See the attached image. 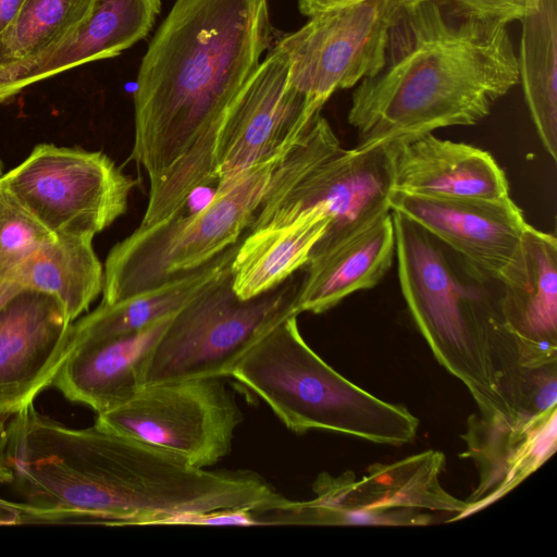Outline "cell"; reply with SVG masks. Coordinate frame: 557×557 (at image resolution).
I'll use <instances>...</instances> for the list:
<instances>
[{
  "mask_svg": "<svg viewBox=\"0 0 557 557\" xmlns=\"http://www.w3.org/2000/svg\"><path fill=\"white\" fill-rule=\"evenodd\" d=\"M7 430L11 484L30 523L187 524L211 511L265 513L293 502L256 473L195 467L95 423L67 426L34 404Z\"/></svg>",
  "mask_w": 557,
  "mask_h": 557,
  "instance_id": "cell-1",
  "label": "cell"
},
{
  "mask_svg": "<svg viewBox=\"0 0 557 557\" xmlns=\"http://www.w3.org/2000/svg\"><path fill=\"white\" fill-rule=\"evenodd\" d=\"M268 0H176L141 60L132 158L149 178L139 225L186 207L215 182L226 111L270 42Z\"/></svg>",
  "mask_w": 557,
  "mask_h": 557,
  "instance_id": "cell-2",
  "label": "cell"
},
{
  "mask_svg": "<svg viewBox=\"0 0 557 557\" xmlns=\"http://www.w3.org/2000/svg\"><path fill=\"white\" fill-rule=\"evenodd\" d=\"M518 83L506 25L456 16L435 0H411L395 15L379 65L352 92L348 122L356 147L474 125Z\"/></svg>",
  "mask_w": 557,
  "mask_h": 557,
  "instance_id": "cell-3",
  "label": "cell"
},
{
  "mask_svg": "<svg viewBox=\"0 0 557 557\" xmlns=\"http://www.w3.org/2000/svg\"><path fill=\"white\" fill-rule=\"evenodd\" d=\"M392 216L399 285L417 327L486 420L516 419L531 403L541 355L507 325L497 278L404 214Z\"/></svg>",
  "mask_w": 557,
  "mask_h": 557,
  "instance_id": "cell-4",
  "label": "cell"
},
{
  "mask_svg": "<svg viewBox=\"0 0 557 557\" xmlns=\"http://www.w3.org/2000/svg\"><path fill=\"white\" fill-rule=\"evenodd\" d=\"M230 376L296 433L327 430L388 445L417 435L419 421L405 407L374 397L324 362L304 341L297 315L267 332Z\"/></svg>",
  "mask_w": 557,
  "mask_h": 557,
  "instance_id": "cell-5",
  "label": "cell"
},
{
  "mask_svg": "<svg viewBox=\"0 0 557 557\" xmlns=\"http://www.w3.org/2000/svg\"><path fill=\"white\" fill-rule=\"evenodd\" d=\"M397 145L344 149L320 114L276 162L247 233L321 208L330 221L313 248L324 247L391 212Z\"/></svg>",
  "mask_w": 557,
  "mask_h": 557,
  "instance_id": "cell-6",
  "label": "cell"
},
{
  "mask_svg": "<svg viewBox=\"0 0 557 557\" xmlns=\"http://www.w3.org/2000/svg\"><path fill=\"white\" fill-rule=\"evenodd\" d=\"M277 161L256 166L216 189L195 212L181 211L139 225L109 251L103 268L102 305L154 289L209 263L240 240L253 219Z\"/></svg>",
  "mask_w": 557,
  "mask_h": 557,
  "instance_id": "cell-7",
  "label": "cell"
},
{
  "mask_svg": "<svg viewBox=\"0 0 557 557\" xmlns=\"http://www.w3.org/2000/svg\"><path fill=\"white\" fill-rule=\"evenodd\" d=\"M302 269L252 298L234 290L231 270L178 310L149 352L141 384L230 376L267 332L298 315Z\"/></svg>",
  "mask_w": 557,
  "mask_h": 557,
  "instance_id": "cell-8",
  "label": "cell"
},
{
  "mask_svg": "<svg viewBox=\"0 0 557 557\" xmlns=\"http://www.w3.org/2000/svg\"><path fill=\"white\" fill-rule=\"evenodd\" d=\"M0 184L54 236L94 238L125 213L137 181L103 152L39 144Z\"/></svg>",
  "mask_w": 557,
  "mask_h": 557,
  "instance_id": "cell-9",
  "label": "cell"
},
{
  "mask_svg": "<svg viewBox=\"0 0 557 557\" xmlns=\"http://www.w3.org/2000/svg\"><path fill=\"white\" fill-rule=\"evenodd\" d=\"M243 418L222 377H199L144 385L95 424L207 468L231 451Z\"/></svg>",
  "mask_w": 557,
  "mask_h": 557,
  "instance_id": "cell-10",
  "label": "cell"
},
{
  "mask_svg": "<svg viewBox=\"0 0 557 557\" xmlns=\"http://www.w3.org/2000/svg\"><path fill=\"white\" fill-rule=\"evenodd\" d=\"M321 109L292 84L287 54L275 45L226 111L214 151L216 189L256 166L278 161Z\"/></svg>",
  "mask_w": 557,
  "mask_h": 557,
  "instance_id": "cell-11",
  "label": "cell"
},
{
  "mask_svg": "<svg viewBox=\"0 0 557 557\" xmlns=\"http://www.w3.org/2000/svg\"><path fill=\"white\" fill-rule=\"evenodd\" d=\"M411 0H363L320 12L276 46L287 54L292 84L322 107L379 65L389 26Z\"/></svg>",
  "mask_w": 557,
  "mask_h": 557,
  "instance_id": "cell-12",
  "label": "cell"
},
{
  "mask_svg": "<svg viewBox=\"0 0 557 557\" xmlns=\"http://www.w3.org/2000/svg\"><path fill=\"white\" fill-rule=\"evenodd\" d=\"M72 324L51 296L24 289L0 309V420L22 411L71 352Z\"/></svg>",
  "mask_w": 557,
  "mask_h": 557,
  "instance_id": "cell-13",
  "label": "cell"
},
{
  "mask_svg": "<svg viewBox=\"0 0 557 557\" xmlns=\"http://www.w3.org/2000/svg\"><path fill=\"white\" fill-rule=\"evenodd\" d=\"M389 207L495 278L513 255L528 226L521 209L509 196L449 198L394 189Z\"/></svg>",
  "mask_w": 557,
  "mask_h": 557,
  "instance_id": "cell-14",
  "label": "cell"
},
{
  "mask_svg": "<svg viewBox=\"0 0 557 557\" xmlns=\"http://www.w3.org/2000/svg\"><path fill=\"white\" fill-rule=\"evenodd\" d=\"M161 0H94L89 14L39 57L0 67V102L27 86L84 63L120 54L151 30Z\"/></svg>",
  "mask_w": 557,
  "mask_h": 557,
  "instance_id": "cell-15",
  "label": "cell"
},
{
  "mask_svg": "<svg viewBox=\"0 0 557 557\" xmlns=\"http://www.w3.org/2000/svg\"><path fill=\"white\" fill-rule=\"evenodd\" d=\"M396 253L392 211L324 247L312 248L302 268L299 312L322 313L347 296L374 287Z\"/></svg>",
  "mask_w": 557,
  "mask_h": 557,
  "instance_id": "cell-16",
  "label": "cell"
},
{
  "mask_svg": "<svg viewBox=\"0 0 557 557\" xmlns=\"http://www.w3.org/2000/svg\"><path fill=\"white\" fill-rule=\"evenodd\" d=\"M394 189L449 198L509 196L506 174L487 151L432 133L397 145Z\"/></svg>",
  "mask_w": 557,
  "mask_h": 557,
  "instance_id": "cell-17",
  "label": "cell"
},
{
  "mask_svg": "<svg viewBox=\"0 0 557 557\" xmlns=\"http://www.w3.org/2000/svg\"><path fill=\"white\" fill-rule=\"evenodd\" d=\"M500 307L511 332L525 345L554 352L557 334V240L528 224L497 275Z\"/></svg>",
  "mask_w": 557,
  "mask_h": 557,
  "instance_id": "cell-18",
  "label": "cell"
},
{
  "mask_svg": "<svg viewBox=\"0 0 557 557\" xmlns=\"http://www.w3.org/2000/svg\"><path fill=\"white\" fill-rule=\"evenodd\" d=\"M173 315L136 333L73 350L51 387L97 414L125 404L143 387L144 364Z\"/></svg>",
  "mask_w": 557,
  "mask_h": 557,
  "instance_id": "cell-19",
  "label": "cell"
},
{
  "mask_svg": "<svg viewBox=\"0 0 557 557\" xmlns=\"http://www.w3.org/2000/svg\"><path fill=\"white\" fill-rule=\"evenodd\" d=\"M239 242L209 263L168 284L112 305L100 304L94 311L73 322L71 352L85 346L136 333L173 315L231 270Z\"/></svg>",
  "mask_w": 557,
  "mask_h": 557,
  "instance_id": "cell-20",
  "label": "cell"
},
{
  "mask_svg": "<svg viewBox=\"0 0 557 557\" xmlns=\"http://www.w3.org/2000/svg\"><path fill=\"white\" fill-rule=\"evenodd\" d=\"M329 221L321 208H313L288 224L246 233L231 263L235 293L252 298L302 269Z\"/></svg>",
  "mask_w": 557,
  "mask_h": 557,
  "instance_id": "cell-21",
  "label": "cell"
},
{
  "mask_svg": "<svg viewBox=\"0 0 557 557\" xmlns=\"http://www.w3.org/2000/svg\"><path fill=\"white\" fill-rule=\"evenodd\" d=\"M3 277L22 289L53 297L74 322L102 293L103 267L91 237L54 236Z\"/></svg>",
  "mask_w": 557,
  "mask_h": 557,
  "instance_id": "cell-22",
  "label": "cell"
},
{
  "mask_svg": "<svg viewBox=\"0 0 557 557\" xmlns=\"http://www.w3.org/2000/svg\"><path fill=\"white\" fill-rule=\"evenodd\" d=\"M519 82L546 152L557 160V0H542L521 21Z\"/></svg>",
  "mask_w": 557,
  "mask_h": 557,
  "instance_id": "cell-23",
  "label": "cell"
},
{
  "mask_svg": "<svg viewBox=\"0 0 557 557\" xmlns=\"http://www.w3.org/2000/svg\"><path fill=\"white\" fill-rule=\"evenodd\" d=\"M443 456L429 451L391 466L371 471L360 482L337 478L341 488L358 497L344 504L335 513L350 508L388 510L395 507H423L435 510L466 512L468 504L446 494L437 474Z\"/></svg>",
  "mask_w": 557,
  "mask_h": 557,
  "instance_id": "cell-24",
  "label": "cell"
},
{
  "mask_svg": "<svg viewBox=\"0 0 557 557\" xmlns=\"http://www.w3.org/2000/svg\"><path fill=\"white\" fill-rule=\"evenodd\" d=\"M94 0H25L0 33V67L33 60L57 46L90 12Z\"/></svg>",
  "mask_w": 557,
  "mask_h": 557,
  "instance_id": "cell-25",
  "label": "cell"
},
{
  "mask_svg": "<svg viewBox=\"0 0 557 557\" xmlns=\"http://www.w3.org/2000/svg\"><path fill=\"white\" fill-rule=\"evenodd\" d=\"M53 237L0 184V276Z\"/></svg>",
  "mask_w": 557,
  "mask_h": 557,
  "instance_id": "cell-26",
  "label": "cell"
},
{
  "mask_svg": "<svg viewBox=\"0 0 557 557\" xmlns=\"http://www.w3.org/2000/svg\"><path fill=\"white\" fill-rule=\"evenodd\" d=\"M447 12L468 20L506 25L535 12L542 0H435Z\"/></svg>",
  "mask_w": 557,
  "mask_h": 557,
  "instance_id": "cell-27",
  "label": "cell"
},
{
  "mask_svg": "<svg viewBox=\"0 0 557 557\" xmlns=\"http://www.w3.org/2000/svg\"><path fill=\"white\" fill-rule=\"evenodd\" d=\"M28 523L26 508L23 503L0 498V525Z\"/></svg>",
  "mask_w": 557,
  "mask_h": 557,
  "instance_id": "cell-28",
  "label": "cell"
},
{
  "mask_svg": "<svg viewBox=\"0 0 557 557\" xmlns=\"http://www.w3.org/2000/svg\"><path fill=\"white\" fill-rule=\"evenodd\" d=\"M363 0H298L299 11L310 17L323 11L347 5Z\"/></svg>",
  "mask_w": 557,
  "mask_h": 557,
  "instance_id": "cell-29",
  "label": "cell"
},
{
  "mask_svg": "<svg viewBox=\"0 0 557 557\" xmlns=\"http://www.w3.org/2000/svg\"><path fill=\"white\" fill-rule=\"evenodd\" d=\"M8 430L5 420H0V483L11 484L13 471L10 467L8 455Z\"/></svg>",
  "mask_w": 557,
  "mask_h": 557,
  "instance_id": "cell-30",
  "label": "cell"
},
{
  "mask_svg": "<svg viewBox=\"0 0 557 557\" xmlns=\"http://www.w3.org/2000/svg\"><path fill=\"white\" fill-rule=\"evenodd\" d=\"M25 0H0V33L14 20Z\"/></svg>",
  "mask_w": 557,
  "mask_h": 557,
  "instance_id": "cell-31",
  "label": "cell"
},
{
  "mask_svg": "<svg viewBox=\"0 0 557 557\" xmlns=\"http://www.w3.org/2000/svg\"><path fill=\"white\" fill-rule=\"evenodd\" d=\"M21 287H18L13 282L8 278L0 276V309L16 294L22 292Z\"/></svg>",
  "mask_w": 557,
  "mask_h": 557,
  "instance_id": "cell-32",
  "label": "cell"
},
{
  "mask_svg": "<svg viewBox=\"0 0 557 557\" xmlns=\"http://www.w3.org/2000/svg\"><path fill=\"white\" fill-rule=\"evenodd\" d=\"M1 170H2V165H1V161H0V174L2 173Z\"/></svg>",
  "mask_w": 557,
  "mask_h": 557,
  "instance_id": "cell-33",
  "label": "cell"
},
{
  "mask_svg": "<svg viewBox=\"0 0 557 557\" xmlns=\"http://www.w3.org/2000/svg\"><path fill=\"white\" fill-rule=\"evenodd\" d=\"M1 174H2V173H1ZM1 174H0V176H1Z\"/></svg>",
  "mask_w": 557,
  "mask_h": 557,
  "instance_id": "cell-34",
  "label": "cell"
}]
</instances>
